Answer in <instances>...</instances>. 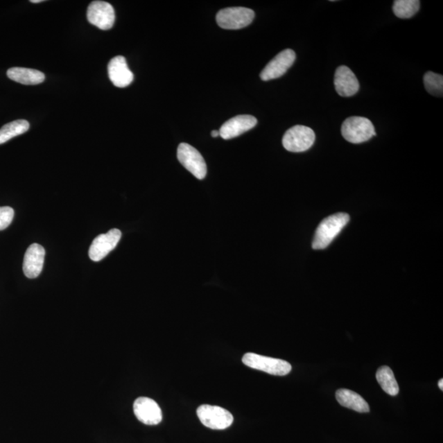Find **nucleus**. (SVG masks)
Masks as SVG:
<instances>
[{"instance_id": "obj_1", "label": "nucleus", "mask_w": 443, "mask_h": 443, "mask_svg": "<svg viewBox=\"0 0 443 443\" xmlns=\"http://www.w3.org/2000/svg\"><path fill=\"white\" fill-rule=\"evenodd\" d=\"M350 220L348 214L339 213L333 214L324 219L318 227L312 247L315 250H322L328 247L332 241L342 232Z\"/></svg>"}, {"instance_id": "obj_2", "label": "nucleus", "mask_w": 443, "mask_h": 443, "mask_svg": "<svg viewBox=\"0 0 443 443\" xmlns=\"http://www.w3.org/2000/svg\"><path fill=\"white\" fill-rule=\"evenodd\" d=\"M342 134L347 141L353 144L368 141L376 135L372 122L364 117H351L345 120Z\"/></svg>"}, {"instance_id": "obj_3", "label": "nucleus", "mask_w": 443, "mask_h": 443, "mask_svg": "<svg viewBox=\"0 0 443 443\" xmlns=\"http://www.w3.org/2000/svg\"><path fill=\"white\" fill-rule=\"evenodd\" d=\"M243 364L250 368L277 376H285L292 371L288 361L276 358L263 356L254 353H246L243 358Z\"/></svg>"}, {"instance_id": "obj_4", "label": "nucleus", "mask_w": 443, "mask_h": 443, "mask_svg": "<svg viewBox=\"0 0 443 443\" xmlns=\"http://www.w3.org/2000/svg\"><path fill=\"white\" fill-rule=\"evenodd\" d=\"M254 12L247 8H227L218 12L217 24L227 30H238L245 28L253 21Z\"/></svg>"}, {"instance_id": "obj_5", "label": "nucleus", "mask_w": 443, "mask_h": 443, "mask_svg": "<svg viewBox=\"0 0 443 443\" xmlns=\"http://www.w3.org/2000/svg\"><path fill=\"white\" fill-rule=\"evenodd\" d=\"M315 141V134L311 128L297 125L285 133L283 145L286 150L299 153L310 149Z\"/></svg>"}, {"instance_id": "obj_6", "label": "nucleus", "mask_w": 443, "mask_h": 443, "mask_svg": "<svg viewBox=\"0 0 443 443\" xmlns=\"http://www.w3.org/2000/svg\"><path fill=\"white\" fill-rule=\"evenodd\" d=\"M197 415L205 427L221 431L230 427L234 416L220 406L202 405L197 409Z\"/></svg>"}, {"instance_id": "obj_7", "label": "nucleus", "mask_w": 443, "mask_h": 443, "mask_svg": "<svg viewBox=\"0 0 443 443\" xmlns=\"http://www.w3.org/2000/svg\"><path fill=\"white\" fill-rule=\"evenodd\" d=\"M177 159L188 171L199 180L207 176V166L200 152L186 143H182L177 148Z\"/></svg>"}, {"instance_id": "obj_8", "label": "nucleus", "mask_w": 443, "mask_h": 443, "mask_svg": "<svg viewBox=\"0 0 443 443\" xmlns=\"http://www.w3.org/2000/svg\"><path fill=\"white\" fill-rule=\"evenodd\" d=\"M87 19L101 30H110L115 22L114 8L105 1H93L87 8Z\"/></svg>"}, {"instance_id": "obj_9", "label": "nucleus", "mask_w": 443, "mask_h": 443, "mask_svg": "<svg viewBox=\"0 0 443 443\" xmlns=\"http://www.w3.org/2000/svg\"><path fill=\"white\" fill-rule=\"evenodd\" d=\"M122 237L119 229H112L105 234L98 236L89 250V257L93 261H101L114 250Z\"/></svg>"}, {"instance_id": "obj_10", "label": "nucleus", "mask_w": 443, "mask_h": 443, "mask_svg": "<svg viewBox=\"0 0 443 443\" xmlns=\"http://www.w3.org/2000/svg\"><path fill=\"white\" fill-rule=\"evenodd\" d=\"M295 60V53L293 49H285L268 62L261 73V78L266 82L281 78L293 66Z\"/></svg>"}, {"instance_id": "obj_11", "label": "nucleus", "mask_w": 443, "mask_h": 443, "mask_svg": "<svg viewBox=\"0 0 443 443\" xmlns=\"http://www.w3.org/2000/svg\"><path fill=\"white\" fill-rule=\"evenodd\" d=\"M133 410L139 422L146 425H157L162 422V410L157 402L150 398H137L134 402Z\"/></svg>"}, {"instance_id": "obj_12", "label": "nucleus", "mask_w": 443, "mask_h": 443, "mask_svg": "<svg viewBox=\"0 0 443 443\" xmlns=\"http://www.w3.org/2000/svg\"><path fill=\"white\" fill-rule=\"evenodd\" d=\"M257 119L252 115H238L223 125L219 130V135L225 140H230L250 131L256 127Z\"/></svg>"}, {"instance_id": "obj_13", "label": "nucleus", "mask_w": 443, "mask_h": 443, "mask_svg": "<svg viewBox=\"0 0 443 443\" xmlns=\"http://www.w3.org/2000/svg\"><path fill=\"white\" fill-rule=\"evenodd\" d=\"M334 86L338 95L342 97L355 96L360 89L359 80L347 66H340L336 70Z\"/></svg>"}, {"instance_id": "obj_14", "label": "nucleus", "mask_w": 443, "mask_h": 443, "mask_svg": "<svg viewBox=\"0 0 443 443\" xmlns=\"http://www.w3.org/2000/svg\"><path fill=\"white\" fill-rule=\"evenodd\" d=\"M110 79L115 87L125 88L133 82L134 75L123 56H116L108 65Z\"/></svg>"}, {"instance_id": "obj_15", "label": "nucleus", "mask_w": 443, "mask_h": 443, "mask_svg": "<svg viewBox=\"0 0 443 443\" xmlns=\"http://www.w3.org/2000/svg\"><path fill=\"white\" fill-rule=\"evenodd\" d=\"M44 256L46 250L43 246L39 244H33L29 246L25 254L24 261V272L28 279H35L43 270Z\"/></svg>"}, {"instance_id": "obj_16", "label": "nucleus", "mask_w": 443, "mask_h": 443, "mask_svg": "<svg viewBox=\"0 0 443 443\" xmlns=\"http://www.w3.org/2000/svg\"><path fill=\"white\" fill-rule=\"evenodd\" d=\"M336 397L339 404L351 409L359 413L370 412V406L359 394L348 390V389H339L336 392Z\"/></svg>"}, {"instance_id": "obj_17", "label": "nucleus", "mask_w": 443, "mask_h": 443, "mask_svg": "<svg viewBox=\"0 0 443 443\" xmlns=\"http://www.w3.org/2000/svg\"><path fill=\"white\" fill-rule=\"evenodd\" d=\"M8 78L24 85H38L42 83L46 76L42 71L25 68H12L7 71Z\"/></svg>"}, {"instance_id": "obj_18", "label": "nucleus", "mask_w": 443, "mask_h": 443, "mask_svg": "<svg viewBox=\"0 0 443 443\" xmlns=\"http://www.w3.org/2000/svg\"><path fill=\"white\" fill-rule=\"evenodd\" d=\"M376 379L383 390L390 396H397L399 393V386L392 370L388 366H382L376 374Z\"/></svg>"}, {"instance_id": "obj_19", "label": "nucleus", "mask_w": 443, "mask_h": 443, "mask_svg": "<svg viewBox=\"0 0 443 443\" xmlns=\"http://www.w3.org/2000/svg\"><path fill=\"white\" fill-rule=\"evenodd\" d=\"M30 123L26 120H16L0 128V145L28 131Z\"/></svg>"}, {"instance_id": "obj_20", "label": "nucleus", "mask_w": 443, "mask_h": 443, "mask_svg": "<svg viewBox=\"0 0 443 443\" xmlns=\"http://www.w3.org/2000/svg\"><path fill=\"white\" fill-rule=\"evenodd\" d=\"M420 8L419 0H396L393 3V12L402 19H410L418 12Z\"/></svg>"}, {"instance_id": "obj_21", "label": "nucleus", "mask_w": 443, "mask_h": 443, "mask_svg": "<svg viewBox=\"0 0 443 443\" xmlns=\"http://www.w3.org/2000/svg\"><path fill=\"white\" fill-rule=\"evenodd\" d=\"M424 83L426 91L435 96H442L443 78L442 75L428 71L424 77Z\"/></svg>"}, {"instance_id": "obj_22", "label": "nucleus", "mask_w": 443, "mask_h": 443, "mask_svg": "<svg viewBox=\"0 0 443 443\" xmlns=\"http://www.w3.org/2000/svg\"><path fill=\"white\" fill-rule=\"evenodd\" d=\"M13 217L15 210L11 207H0V231L6 229L11 225Z\"/></svg>"}, {"instance_id": "obj_23", "label": "nucleus", "mask_w": 443, "mask_h": 443, "mask_svg": "<svg viewBox=\"0 0 443 443\" xmlns=\"http://www.w3.org/2000/svg\"><path fill=\"white\" fill-rule=\"evenodd\" d=\"M211 136L213 137H218V136H220V135H219V131H212Z\"/></svg>"}, {"instance_id": "obj_24", "label": "nucleus", "mask_w": 443, "mask_h": 443, "mask_svg": "<svg viewBox=\"0 0 443 443\" xmlns=\"http://www.w3.org/2000/svg\"><path fill=\"white\" fill-rule=\"evenodd\" d=\"M438 387H440L442 391L443 390V379H440V382H438Z\"/></svg>"}, {"instance_id": "obj_25", "label": "nucleus", "mask_w": 443, "mask_h": 443, "mask_svg": "<svg viewBox=\"0 0 443 443\" xmlns=\"http://www.w3.org/2000/svg\"><path fill=\"white\" fill-rule=\"evenodd\" d=\"M43 2L42 0H31V3H37Z\"/></svg>"}]
</instances>
